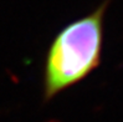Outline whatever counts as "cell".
I'll return each mask as SVG.
<instances>
[{"label": "cell", "instance_id": "6da1fadb", "mask_svg": "<svg viewBox=\"0 0 123 122\" xmlns=\"http://www.w3.org/2000/svg\"><path fill=\"white\" fill-rule=\"evenodd\" d=\"M107 5L105 0L91 14L67 24L56 34L44 64V102L81 82L99 66Z\"/></svg>", "mask_w": 123, "mask_h": 122}]
</instances>
